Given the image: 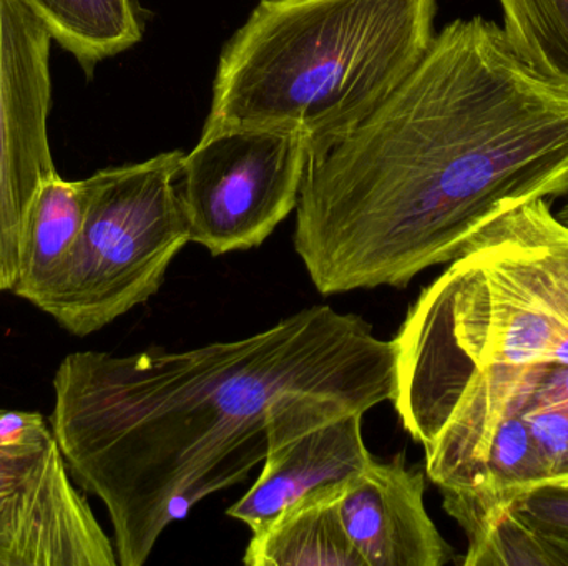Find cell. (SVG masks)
Listing matches in <instances>:
<instances>
[{
	"label": "cell",
	"mask_w": 568,
	"mask_h": 566,
	"mask_svg": "<svg viewBox=\"0 0 568 566\" xmlns=\"http://www.w3.org/2000/svg\"><path fill=\"white\" fill-rule=\"evenodd\" d=\"M65 465L42 414L0 409V566L17 560L59 507L55 475Z\"/></svg>",
	"instance_id": "obj_10"
},
{
	"label": "cell",
	"mask_w": 568,
	"mask_h": 566,
	"mask_svg": "<svg viewBox=\"0 0 568 566\" xmlns=\"http://www.w3.org/2000/svg\"><path fill=\"white\" fill-rule=\"evenodd\" d=\"M514 55L568 95V0H499Z\"/></svg>",
	"instance_id": "obj_14"
},
{
	"label": "cell",
	"mask_w": 568,
	"mask_h": 566,
	"mask_svg": "<svg viewBox=\"0 0 568 566\" xmlns=\"http://www.w3.org/2000/svg\"><path fill=\"white\" fill-rule=\"evenodd\" d=\"M49 422L73 482L109 512L120 566L146 564L199 502L243 484L270 429L306 399L393 402L396 346L331 306L189 351H79L53 375Z\"/></svg>",
	"instance_id": "obj_2"
},
{
	"label": "cell",
	"mask_w": 568,
	"mask_h": 566,
	"mask_svg": "<svg viewBox=\"0 0 568 566\" xmlns=\"http://www.w3.org/2000/svg\"><path fill=\"white\" fill-rule=\"evenodd\" d=\"M509 505L517 517L556 547L560 565L568 566V482L540 485Z\"/></svg>",
	"instance_id": "obj_16"
},
{
	"label": "cell",
	"mask_w": 568,
	"mask_h": 566,
	"mask_svg": "<svg viewBox=\"0 0 568 566\" xmlns=\"http://www.w3.org/2000/svg\"><path fill=\"white\" fill-rule=\"evenodd\" d=\"M85 179L67 182L59 173L47 176L22 223L19 276L13 295L42 308L69 266L85 216Z\"/></svg>",
	"instance_id": "obj_11"
},
{
	"label": "cell",
	"mask_w": 568,
	"mask_h": 566,
	"mask_svg": "<svg viewBox=\"0 0 568 566\" xmlns=\"http://www.w3.org/2000/svg\"><path fill=\"white\" fill-rule=\"evenodd\" d=\"M343 491L303 498L253 532L243 564L248 566H366L351 544L339 501Z\"/></svg>",
	"instance_id": "obj_12"
},
{
	"label": "cell",
	"mask_w": 568,
	"mask_h": 566,
	"mask_svg": "<svg viewBox=\"0 0 568 566\" xmlns=\"http://www.w3.org/2000/svg\"><path fill=\"white\" fill-rule=\"evenodd\" d=\"M567 195L568 95L496 22L457 19L357 128L311 156L294 249L323 296L406 288L510 209Z\"/></svg>",
	"instance_id": "obj_1"
},
{
	"label": "cell",
	"mask_w": 568,
	"mask_h": 566,
	"mask_svg": "<svg viewBox=\"0 0 568 566\" xmlns=\"http://www.w3.org/2000/svg\"><path fill=\"white\" fill-rule=\"evenodd\" d=\"M310 158L306 138L286 130L202 136L176 183L190 241L212 256L262 246L296 209Z\"/></svg>",
	"instance_id": "obj_6"
},
{
	"label": "cell",
	"mask_w": 568,
	"mask_h": 566,
	"mask_svg": "<svg viewBox=\"0 0 568 566\" xmlns=\"http://www.w3.org/2000/svg\"><path fill=\"white\" fill-rule=\"evenodd\" d=\"M426 471L406 455L373 459L344 487L337 508L351 544L366 566H444L456 552L437 531L424 505Z\"/></svg>",
	"instance_id": "obj_8"
},
{
	"label": "cell",
	"mask_w": 568,
	"mask_h": 566,
	"mask_svg": "<svg viewBox=\"0 0 568 566\" xmlns=\"http://www.w3.org/2000/svg\"><path fill=\"white\" fill-rule=\"evenodd\" d=\"M363 418L341 409L270 438L262 474L226 514L258 532L303 498L344 491L374 459L364 444Z\"/></svg>",
	"instance_id": "obj_9"
},
{
	"label": "cell",
	"mask_w": 568,
	"mask_h": 566,
	"mask_svg": "<svg viewBox=\"0 0 568 566\" xmlns=\"http://www.w3.org/2000/svg\"><path fill=\"white\" fill-rule=\"evenodd\" d=\"M185 153L100 169L85 179L82 231L69 266L40 311L85 338L159 292L190 243L179 196Z\"/></svg>",
	"instance_id": "obj_5"
},
{
	"label": "cell",
	"mask_w": 568,
	"mask_h": 566,
	"mask_svg": "<svg viewBox=\"0 0 568 566\" xmlns=\"http://www.w3.org/2000/svg\"><path fill=\"white\" fill-rule=\"evenodd\" d=\"M52 37L20 0H0V291H13L19 239L50 152Z\"/></svg>",
	"instance_id": "obj_7"
},
{
	"label": "cell",
	"mask_w": 568,
	"mask_h": 566,
	"mask_svg": "<svg viewBox=\"0 0 568 566\" xmlns=\"http://www.w3.org/2000/svg\"><path fill=\"white\" fill-rule=\"evenodd\" d=\"M436 12L437 0H263L223 49L202 136L286 130L326 152L419 65Z\"/></svg>",
	"instance_id": "obj_3"
},
{
	"label": "cell",
	"mask_w": 568,
	"mask_h": 566,
	"mask_svg": "<svg viewBox=\"0 0 568 566\" xmlns=\"http://www.w3.org/2000/svg\"><path fill=\"white\" fill-rule=\"evenodd\" d=\"M393 341V404L480 372L568 364V225L549 199L497 218L420 291Z\"/></svg>",
	"instance_id": "obj_4"
},
{
	"label": "cell",
	"mask_w": 568,
	"mask_h": 566,
	"mask_svg": "<svg viewBox=\"0 0 568 566\" xmlns=\"http://www.w3.org/2000/svg\"><path fill=\"white\" fill-rule=\"evenodd\" d=\"M89 75L142 39L133 0H20Z\"/></svg>",
	"instance_id": "obj_13"
},
{
	"label": "cell",
	"mask_w": 568,
	"mask_h": 566,
	"mask_svg": "<svg viewBox=\"0 0 568 566\" xmlns=\"http://www.w3.org/2000/svg\"><path fill=\"white\" fill-rule=\"evenodd\" d=\"M454 521L467 537L464 566H562L556 547L517 517L509 504L460 512Z\"/></svg>",
	"instance_id": "obj_15"
}]
</instances>
